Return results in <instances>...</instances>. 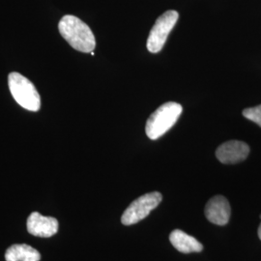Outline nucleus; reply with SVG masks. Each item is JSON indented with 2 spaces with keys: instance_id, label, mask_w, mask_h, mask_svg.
<instances>
[{
  "instance_id": "nucleus-1",
  "label": "nucleus",
  "mask_w": 261,
  "mask_h": 261,
  "mask_svg": "<svg viewBox=\"0 0 261 261\" xmlns=\"http://www.w3.org/2000/svg\"><path fill=\"white\" fill-rule=\"evenodd\" d=\"M58 29L61 36L75 50L91 53L96 47V40L92 30L75 16H64L58 23Z\"/></svg>"
},
{
  "instance_id": "nucleus-2",
  "label": "nucleus",
  "mask_w": 261,
  "mask_h": 261,
  "mask_svg": "<svg viewBox=\"0 0 261 261\" xmlns=\"http://www.w3.org/2000/svg\"><path fill=\"white\" fill-rule=\"evenodd\" d=\"M183 108L180 103L168 102L153 112L146 122L145 132L150 140L160 139L178 121Z\"/></svg>"
},
{
  "instance_id": "nucleus-3",
  "label": "nucleus",
  "mask_w": 261,
  "mask_h": 261,
  "mask_svg": "<svg viewBox=\"0 0 261 261\" xmlns=\"http://www.w3.org/2000/svg\"><path fill=\"white\" fill-rule=\"evenodd\" d=\"M10 92L21 108L36 112L41 108V98L35 85L19 73L13 72L8 76Z\"/></svg>"
},
{
  "instance_id": "nucleus-4",
  "label": "nucleus",
  "mask_w": 261,
  "mask_h": 261,
  "mask_svg": "<svg viewBox=\"0 0 261 261\" xmlns=\"http://www.w3.org/2000/svg\"><path fill=\"white\" fill-rule=\"evenodd\" d=\"M178 18L179 14L174 10H168L159 17L147 39V48L150 53L157 54L162 50L169 33L175 27Z\"/></svg>"
},
{
  "instance_id": "nucleus-5",
  "label": "nucleus",
  "mask_w": 261,
  "mask_h": 261,
  "mask_svg": "<svg viewBox=\"0 0 261 261\" xmlns=\"http://www.w3.org/2000/svg\"><path fill=\"white\" fill-rule=\"evenodd\" d=\"M163 196L159 192H152L140 196L130 203L121 217V223L124 225L138 224L145 219L152 210H154L162 202Z\"/></svg>"
},
{
  "instance_id": "nucleus-6",
  "label": "nucleus",
  "mask_w": 261,
  "mask_h": 261,
  "mask_svg": "<svg viewBox=\"0 0 261 261\" xmlns=\"http://www.w3.org/2000/svg\"><path fill=\"white\" fill-rule=\"evenodd\" d=\"M250 154L249 145L240 140H229L216 150V157L224 165H234L245 161Z\"/></svg>"
},
{
  "instance_id": "nucleus-7",
  "label": "nucleus",
  "mask_w": 261,
  "mask_h": 261,
  "mask_svg": "<svg viewBox=\"0 0 261 261\" xmlns=\"http://www.w3.org/2000/svg\"><path fill=\"white\" fill-rule=\"evenodd\" d=\"M27 226L31 235L43 238L51 237L58 231V222L56 218L45 217L38 212L29 215Z\"/></svg>"
},
{
  "instance_id": "nucleus-8",
  "label": "nucleus",
  "mask_w": 261,
  "mask_h": 261,
  "mask_svg": "<svg viewBox=\"0 0 261 261\" xmlns=\"http://www.w3.org/2000/svg\"><path fill=\"white\" fill-rule=\"evenodd\" d=\"M206 218L212 224L225 225L230 219V205L228 200L223 196H213L206 203Z\"/></svg>"
},
{
  "instance_id": "nucleus-9",
  "label": "nucleus",
  "mask_w": 261,
  "mask_h": 261,
  "mask_svg": "<svg viewBox=\"0 0 261 261\" xmlns=\"http://www.w3.org/2000/svg\"><path fill=\"white\" fill-rule=\"evenodd\" d=\"M169 241L177 251L183 253L200 252L203 250L201 243L198 242L195 237L185 233L180 229H175L170 233Z\"/></svg>"
},
{
  "instance_id": "nucleus-10",
  "label": "nucleus",
  "mask_w": 261,
  "mask_h": 261,
  "mask_svg": "<svg viewBox=\"0 0 261 261\" xmlns=\"http://www.w3.org/2000/svg\"><path fill=\"white\" fill-rule=\"evenodd\" d=\"M6 261H39L41 254L36 249L27 244H15L5 252Z\"/></svg>"
},
{
  "instance_id": "nucleus-11",
  "label": "nucleus",
  "mask_w": 261,
  "mask_h": 261,
  "mask_svg": "<svg viewBox=\"0 0 261 261\" xmlns=\"http://www.w3.org/2000/svg\"><path fill=\"white\" fill-rule=\"evenodd\" d=\"M242 114L244 117L261 127V105L254 108H249L244 110Z\"/></svg>"
},
{
  "instance_id": "nucleus-12",
  "label": "nucleus",
  "mask_w": 261,
  "mask_h": 261,
  "mask_svg": "<svg viewBox=\"0 0 261 261\" xmlns=\"http://www.w3.org/2000/svg\"><path fill=\"white\" fill-rule=\"evenodd\" d=\"M257 233H258V237H259V239L261 240V224L259 225V227H258V231H257Z\"/></svg>"
},
{
  "instance_id": "nucleus-13",
  "label": "nucleus",
  "mask_w": 261,
  "mask_h": 261,
  "mask_svg": "<svg viewBox=\"0 0 261 261\" xmlns=\"http://www.w3.org/2000/svg\"><path fill=\"white\" fill-rule=\"evenodd\" d=\"M260 219H261V215H260Z\"/></svg>"
}]
</instances>
